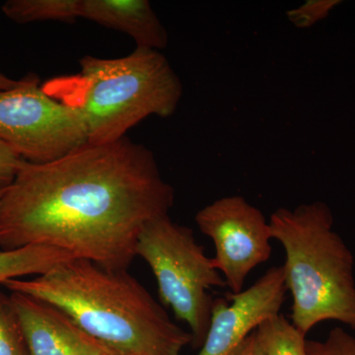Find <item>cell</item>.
Returning <instances> with one entry per match:
<instances>
[{"instance_id": "obj_1", "label": "cell", "mask_w": 355, "mask_h": 355, "mask_svg": "<svg viewBox=\"0 0 355 355\" xmlns=\"http://www.w3.org/2000/svg\"><path fill=\"white\" fill-rule=\"evenodd\" d=\"M175 202L150 149L128 137L64 157L23 163L0 198V248H57L128 270L142 229Z\"/></svg>"}, {"instance_id": "obj_2", "label": "cell", "mask_w": 355, "mask_h": 355, "mask_svg": "<svg viewBox=\"0 0 355 355\" xmlns=\"http://www.w3.org/2000/svg\"><path fill=\"white\" fill-rule=\"evenodd\" d=\"M3 286L55 306L114 355H182L193 343L190 331L128 270L71 259L36 279Z\"/></svg>"}, {"instance_id": "obj_3", "label": "cell", "mask_w": 355, "mask_h": 355, "mask_svg": "<svg viewBox=\"0 0 355 355\" xmlns=\"http://www.w3.org/2000/svg\"><path fill=\"white\" fill-rule=\"evenodd\" d=\"M268 220L272 239L286 254L282 266L293 326L305 336L328 321L355 330L354 254L334 229L330 207L318 200L282 207Z\"/></svg>"}, {"instance_id": "obj_4", "label": "cell", "mask_w": 355, "mask_h": 355, "mask_svg": "<svg viewBox=\"0 0 355 355\" xmlns=\"http://www.w3.org/2000/svg\"><path fill=\"white\" fill-rule=\"evenodd\" d=\"M80 99L73 103L87 128L90 144H106L147 116L174 114L183 83L160 51L135 48L127 57L81 58Z\"/></svg>"}, {"instance_id": "obj_5", "label": "cell", "mask_w": 355, "mask_h": 355, "mask_svg": "<svg viewBox=\"0 0 355 355\" xmlns=\"http://www.w3.org/2000/svg\"><path fill=\"white\" fill-rule=\"evenodd\" d=\"M153 270L163 305L190 328L193 345L200 347L209 330L214 299L209 291L226 286L191 228L169 216L158 217L142 229L135 248Z\"/></svg>"}, {"instance_id": "obj_6", "label": "cell", "mask_w": 355, "mask_h": 355, "mask_svg": "<svg viewBox=\"0 0 355 355\" xmlns=\"http://www.w3.org/2000/svg\"><path fill=\"white\" fill-rule=\"evenodd\" d=\"M0 141L36 164L57 160L89 144L78 108L53 97L34 74L0 92Z\"/></svg>"}, {"instance_id": "obj_7", "label": "cell", "mask_w": 355, "mask_h": 355, "mask_svg": "<svg viewBox=\"0 0 355 355\" xmlns=\"http://www.w3.org/2000/svg\"><path fill=\"white\" fill-rule=\"evenodd\" d=\"M198 227L216 247L214 265L230 293L244 291L252 270L270 261L272 235L270 220L242 196L210 202L195 217Z\"/></svg>"}, {"instance_id": "obj_8", "label": "cell", "mask_w": 355, "mask_h": 355, "mask_svg": "<svg viewBox=\"0 0 355 355\" xmlns=\"http://www.w3.org/2000/svg\"><path fill=\"white\" fill-rule=\"evenodd\" d=\"M287 287L282 266L270 268L239 293L214 299L209 330L197 355H229L268 318L279 314Z\"/></svg>"}, {"instance_id": "obj_9", "label": "cell", "mask_w": 355, "mask_h": 355, "mask_svg": "<svg viewBox=\"0 0 355 355\" xmlns=\"http://www.w3.org/2000/svg\"><path fill=\"white\" fill-rule=\"evenodd\" d=\"M9 299L29 355H114L55 306L20 292Z\"/></svg>"}, {"instance_id": "obj_10", "label": "cell", "mask_w": 355, "mask_h": 355, "mask_svg": "<svg viewBox=\"0 0 355 355\" xmlns=\"http://www.w3.org/2000/svg\"><path fill=\"white\" fill-rule=\"evenodd\" d=\"M80 18L132 37L137 48L162 51L168 33L147 0H81Z\"/></svg>"}, {"instance_id": "obj_11", "label": "cell", "mask_w": 355, "mask_h": 355, "mask_svg": "<svg viewBox=\"0 0 355 355\" xmlns=\"http://www.w3.org/2000/svg\"><path fill=\"white\" fill-rule=\"evenodd\" d=\"M71 259L76 258L57 248L44 245H31L12 250L0 248V284L26 275L40 277Z\"/></svg>"}, {"instance_id": "obj_12", "label": "cell", "mask_w": 355, "mask_h": 355, "mask_svg": "<svg viewBox=\"0 0 355 355\" xmlns=\"http://www.w3.org/2000/svg\"><path fill=\"white\" fill-rule=\"evenodd\" d=\"M81 0H8L2 6V12L18 24L60 21L73 22L80 18Z\"/></svg>"}, {"instance_id": "obj_13", "label": "cell", "mask_w": 355, "mask_h": 355, "mask_svg": "<svg viewBox=\"0 0 355 355\" xmlns=\"http://www.w3.org/2000/svg\"><path fill=\"white\" fill-rule=\"evenodd\" d=\"M256 331L266 355H308L306 336L282 315L268 318Z\"/></svg>"}, {"instance_id": "obj_14", "label": "cell", "mask_w": 355, "mask_h": 355, "mask_svg": "<svg viewBox=\"0 0 355 355\" xmlns=\"http://www.w3.org/2000/svg\"><path fill=\"white\" fill-rule=\"evenodd\" d=\"M0 355H29L9 296L0 291Z\"/></svg>"}, {"instance_id": "obj_15", "label": "cell", "mask_w": 355, "mask_h": 355, "mask_svg": "<svg viewBox=\"0 0 355 355\" xmlns=\"http://www.w3.org/2000/svg\"><path fill=\"white\" fill-rule=\"evenodd\" d=\"M336 0H307L304 3L286 12L291 24L299 29H309L320 21L324 20L338 6Z\"/></svg>"}, {"instance_id": "obj_16", "label": "cell", "mask_w": 355, "mask_h": 355, "mask_svg": "<svg viewBox=\"0 0 355 355\" xmlns=\"http://www.w3.org/2000/svg\"><path fill=\"white\" fill-rule=\"evenodd\" d=\"M308 355H355V338L342 328L331 330L324 340H307Z\"/></svg>"}, {"instance_id": "obj_17", "label": "cell", "mask_w": 355, "mask_h": 355, "mask_svg": "<svg viewBox=\"0 0 355 355\" xmlns=\"http://www.w3.org/2000/svg\"><path fill=\"white\" fill-rule=\"evenodd\" d=\"M24 162V159L0 141V191L6 190L13 183Z\"/></svg>"}, {"instance_id": "obj_18", "label": "cell", "mask_w": 355, "mask_h": 355, "mask_svg": "<svg viewBox=\"0 0 355 355\" xmlns=\"http://www.w3.org/2000/svg\"><path fill=\"white\" fill-rule=\"evenodd\" d=\"M229 355H266V352L257 331H254Z\"/></svg>"}, {"instance_id": "obj_19", "label": "cell", "mask_w": 355, "mask_h": 355, "mask_svg": "<svg viewBox=\"0 0 355 355\" xmlns=\"http://www.w3.org/2000/svg\"><path fill=\"white\" fill-rule=\"evenodd\" d=\"M19 83L20 80H14V79L9 78L8 76L0 71V92L16 87Z\"/></svg>"}, {"instance_id": "obj_20", "label": "cell", "mask_w": 355, "mask_h": 355, "mask_svg": "<svg viewBox=\"0 0 355 355\" xmlns=\"http://www.w3.org/2000/svg\"><path fill=\"white\" fill-rule=\"evenodd\" d=\"M2 193H3V191H0V198H1Z\"/></svg>"}]
</instances>
